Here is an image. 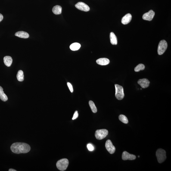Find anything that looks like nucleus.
Segmentation results:
<instances>
[{
    "label": "nucleus",
    "mask_w": 171,
    "mask_h": 171,
    "mask_svg": "<svg viewBox=\"0 0 171 171\" xmlns=\"http://www.w3.org/2000/svg\"><path fill=\"white\" fill-rule=\"evenodd\" d=\"M11 149L13 153L20 154L29 152L30 147L28 144L26 143L16 142L12 144Z\"/></svg>",
    "instance_id": "f257e3e1"
},
{
    "label": "nucleus",
    "mask_w": 171,
    "mask_h": 171,
    "mask_svg": "<svg viewBox=\"0 0 171 171\" xmlns=\"http://www.w3.org/2000/svg\"><path fill=\"white\" fill-rule=\"evenodd\" d=\"M68 160L66 158H63L57 162L56 166L59 170L63 171L66 170L69 166Z\"/></svg>",
    "instance_id": "f03ea898"
},
{
    "label": "nucleus",
    "mask_w": 171,
    "mask_h": 171,
    "mask_svg": "<svg viewBox=\"0 0 171 171\" xmlns=\"http://www.w3.org/2000/svg\"><path fill=\"white\" fill-rule=\"evenodd\" d=\"M158 161L160 163H163L166 160V151L162 149H159L157 150L156 153Z\"/></svg>",
    "instance_id": "7ed1b4c3"
},
{
    "label": "nucleus",
    "mask_w": 171,
    "mask_h": 171,
    "mask_svg": "<svg viewBox=\"0 0 171 171\" xmlns=\"http://www.w3.org/2000/svg\"><path fill=\"white\" fill-rule=\"evenodd\" d=\"M115 88L116 98L119 100L123 99L125 96L123 87L118 84L115 85Z\"/></svg>",
    "instance_id": "20e7f679"
},
{
    "label": "nucleus",
    "mask_w": 171,
    "mask_h": 171,
    "mask_svg": "<svg viewBox=\"0 0 171 171\" xmlns=\"http://www.w3.org/2000/svg\"><path fill=\"white\" fill-rule=\"evenodd\" d=\"M168 44L166 40H163L161 41L159 43L157 48L158 54L159 55L163 54L166 51L167 48Z\"/></svg>",
    "instance_id": "39448f33"
},
{
    "label": "nucleus",
    "mask_w": 171,
    "mask_h": 171,
    "mask_svg": "<svg viewBox=\"0 0 171 171\" xmlns=\"http://www.w3.org/2000/svg\"><path fill=\"white\" fill-rule=\"evenodd\" d=\"M108 130L105 129L98 130L96 131L95 135L96 138L98 140H102L107 137L108 135Z\"/></svg>",
    "instance_id": "423d86ee"
},
{
    "label": "nucleus",
    "mask_w": 171,
    "mask_h": 171,
    "mask_svg": "<svg viewBox=\"0 0 171 171\" xmlns=\"http://www.w3.org/2000/svg\"><path fill=\"white\" fill-rule=\"evenodd\" d=\"M105 147L107 151L111 154H113L115 151V148L110 140H108L106 141Z\"/></svg>",
    "instance_id": "0eeeda50"
},
{
    "label": "nucleus",
    "mask_w": 171,
    "mask_h": 171,
    "mask_svg": "<svg viewBox=\"0 0 171 171\" xmlns=\"http://www.w3.org/2000/svg\"><path fill=\"white\" fill-rule=\"evenodd\" d=\"M75 7L78 9L84 11H89L90 9L88 5L82 2H78L75 5Z\"/></svg>",
    "instance_id": "6e6552de"
},
{
    "label": "nucleus",
    "mask_w": 171,
    "mask_h": 171,
    "mask_svg": "<svg viewBox=\"0 0 171 171\" xmlns=\"http://www.w3.org/2000/svg\"><path fill=\"white\" fill-rule=\"evenodd\" d=\"M155 15V13L152 10H150L148 13L144 14L142 18L144 20L151 21L152 20Z\"/></svg>",
    "instance_id": "1a4fd4ad"
},
{
    "label": "nucleus",
    "mask_w": 171,
    "mask_h": 171,
    "mask_svg": "<svg viewBox=\"0 0 171 171\" xmlns=\"http://www.w3.org/2000/svg\"><path fill=\"white\" fill-rule=\"evenodd\" d=\"M136 158V156L134 155L130 154L126 151L123 152L122 155V159L124 160H134Z\"/></svg>",
    "instance_id": "9d476101"
},
{
    "label": "nucleus",
    "mask_w": 171,
    "mask_h": 171,
    "mask_svg": "<svg viewBox=\"0 0 171 171\" xmlns=\"http://www.w3.org/2000/svg\"><path fill=\"white\" fill-rule=\"evenodd\" d=\"M138 83L142 88H148L149 86L150 82L148 80L144 78L139 79L138 81Z\"/></svg>",
    "instance_id": "9b49d317"
},
{
    "label": "nucleus",
    "mask_w": 171,
    "mask_h": 171,
    "mask_svg": "<svg viewBox=\"0 0 171 171\" xmlns=\"http://www.w3.org/2000/svg\"><path fill=\"white\" fill-rule=\"evenodd\" d=\"M132 19V16L130 14H128L122 17L121 23L123 25H126L129 23Z\"/></svg>",
    "instance_id": "f8f14e48"
},
{
    "label": "nucleus",
    "mask_w": 171,
    "mask_h": 171,
    "mask_svg": "<svg viewBox=\"0 0 171 171\" xmlns=\"http://www.w3.org/2000/svg\"><path fill=\"white\" fill-rule=\"evenodd\" d=\"M97 64L101 65H106L110 63L109 60L107 58H101L96 60Z\"/></svg>",
    "instance_id": "ddd939ff"
},
{
    "label": "nucleus",
    "mask_w": 171,
    "mask_h": 171,
    "mask_svg": "<svg viewBox=\"0 0 171 171\" xmlns=\"http://www.w3.org/2000/svg\"><path fill=\"white\" fill-rule=\"evenodd\" d=\"M15 35L18 37L23 38H29V37L28 33L27 32L23 31H20L16 32Z\"/></svg>",
    "instance_id": "4468645a"
},
{
    "label": "nucleus",
    "mask_w": 171,
    "mask_h": 171,
    "mask_svg": "<svg viewBox=\"0 0 171 171\" xmlns=\"http://www.w3.org/2000/svg\"><path fill=\"white\" fill-rule=\"evenodd\" d=\"M4 63L7 67L11 66L13 62V59L11 57L9 56H7L4 58Z\"/></svg>",
    "instance_id": "2eb2a0df"
},
{
    "label": "nucleus",
    "mask_w": 171,
    "mask_h": 171,
    "mask_svg": "<svg viewBox=\"0 0 171 171\" xmlns=\"http://www.w3.org/2000/svg\"><path fill=\"white\" fill-rule=\"evenodd\" d=\"M110 37V42L112 45H117V37L113 32H111Z\"/></svg>",
    "instance_id": "dca6fc26"
},
{
    "label": "nucleus",
    "mask_w": 171,
    "mask_h": 171,
    "mask_svg": "<svg viewBox=\"0 0 171 171\" xmlns=\"http://www.w3.org/2000/svg\"><path fill=\"white\" fill-rule=\"evenodd\" d=\"M52 11L54 14L56 15L61 14L62 12V7L60 5L55 6L53 7Z\"/></svg>",
    "instance_id": "f3484780"
},
{
    "label": "nucleus",
    "mask_w": 171,
    "mask_h": 171,
    "mask_svg": "<svg viewBox=\"0 0 171 171\" xmlns=\"http://www.w3.org/2000/svg\"><path fill=\"white\" fill-rule=\"evenodd\" d=\"M0 99L3 101H6L8 99V97L4 93L3 89L1 86H0Z\"/></svg>",
    "instance_id": "a211bd4d"
},
{
    "label": "nucleus",
    "mask_w": 171,
    "mask_h": 171,
    "mask_svg": "<svg viewBox=\"0 0 171 171\" xmlns=\"http://www.w3.org/2000/svg\"><path fill=\"white\" fill-rule=\"evenodd\" d=\"M81 45L78 43L75 42L72 44L70 46V48L72 51H76L80 48Z\"/></svg>",
    "instance_id": "6ab92c4d"
},
{
    "label": "nucleus",
    "mask_w": 171,
    "mask_h": 171,
    "mask_svg": "<svg viewBox=\"0 0 171 171\" xmlns=\"http://www.w3.org/2000/svg\"><path fill=\"white\" fill-rule=\"evenodd\" d=\"M17 80L20 82H22L24 80V75L23 72L21 70L19 71L17 75Z\"/></svg>",
    "instance_id": "aec40b11"
},
{
    "label": "nucleus",
    "mask_w": 171,
    "mask_h": 171,
    "mask_svg": "<svg viewBox=\"0 0 171 171\" xmlns=\"http://www.w3.org/2000/svg\"><path fill=\"white\" fill-rule=\"evenodd\" d=\"M89 104L93 112L94 113H96L97 111V108L93 102L91 101H89Z\"/></svg>",
    "instance_id": "412c9836"
},
{
    "label": "nucleus",
    "mask_w": 171,
    "mask_h": 171,
    "mask_svg": "<svg viewBox=\"0 0 171 171\" xmlns=\"http://www.w3.org/2000/svg\"><path fill=\"white\" fill-rule=\"evenodd\" d=\"M119 120L121 121L123 123L125 124H127L128 123V120L126 116L124 115L123 114L120 115L119 116Z\"/></svg>",
    "instance_id": "4be33fe9"
},
{
    "label": "nucleus",
    "mask_w": 171,
    "mask_h": 171,
    "mask_svg": "<svg viewBox=\"0 0 171 171\" xmlns=\"http://www.w3.org/2000/svg\"><path fill=\"white\" fill-rule=\"evenodd\" d=\"M145 68V66L143 64H140L135 68V72H139L140 71L144 70Z\"/></svg>",
    "instance_id": "5701e85b"
},
{
    "label": "nucleus",
    "mask_w": 171,
    "mask_h": 171,
    "mask_svg": "<svg viewBox=\"0 0 171 171\" xmlns=\"http://www.w3.org/2000/svg\"><path fill=\"white\" fill-rule=\"evenodd\" d=\"M87 148L88 150L89 151H93L94 150V147L93 146L92 144H88L87 145Z\"/></svg>",
    "instance_id": "b1692460"
},
{
    "label": "nucleus",
    "mask_w": 171,
    "mask_h": 171,
    "mask_svg": "<svg viewBox=\"0 0 171 171\" xmlns=\"http://www.w3.org/2000/svg\"><path fill=\"white\" fill-rule=\"evenodd\" d=\"M67 84L68 86V87L70 92L73 93V89L71 84L70 83V82H68Z\"/></svg>",
    "instance_id": "393cba45"
},
{
    "label": "nucleus",
    "mask_w": 171,
    "mask_h": 171,
    "mask_svg": "<svg viewBox=\"0 0 171 171\" xmlns=\"http://www.w3.org/2000/svg\"><path fill=\"white\" fill-rule=\"evenodd\" d=\"M78 116V113L77 111H75L73 117L72 118V119L73 120H74V119L77 118Z\"/></svg>",
    "instance_id": "a878e982"
},
{
    "label": "nucleus",
    "mask_w": 171,
    "mask_h": 171,
    "mask_svg": "<svg viewBox=\"0 0 171 171\" xmlns=\"http://www.w3.org/2000/svg\"><path fill=\"white\" fill-rule=\"evenodd\" d=\"M3 19V16L2 14H0V22L2 21Z\"/></svg>",
    "instance_id": "bb28decb"
},
{
    "label": "nucleus",
    "mask_w": 171,
    "mask_h": 171,
    "mask_svg": "<svg viewBox=\"0 0 171 171\" xmlns=\"http://www.w3.org/2000/svg\"><path fill=\"white\" fill-rule=\"evenodd\" d=\"M9 171H16L17 170H15V169H10L9 170Z\"/></svg>",
    "instance_id": "cd10ccee"
},
{
    "label": "nucleus",
    "mask_w": 171,
    "mask_h": 171,
    "mask_svg": "<svg viewBox=\"0 0 171 171\" xmlns=\"http://www.w3.org/2000/svg\"><path fill=\"white\" fill-rule=\"evenodd\" d=\"M138 157H139V156H138Z\"/></svg>",
    "instance_id": "c85d7f7f"
}]
</instances>
